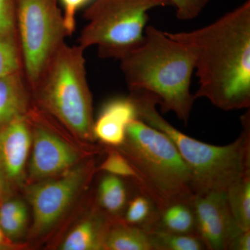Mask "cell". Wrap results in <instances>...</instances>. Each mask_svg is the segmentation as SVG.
<instances>
[{
    "label": "cell",
    "mask_w": 250,
    "mask_h": 250,
    "mask_svg": "<svg viewBox=\"0 0 250 250\" xmlns=\"http://www.w3.org/2000/svg\"><path fill=\"white\" fill-rule=\"evenodd\" d=\"M166 34L196 49L195 98L207 99L223 111L250 108V0L205 27Z\"/></svg>",
    "instance_id": "6da1fadb"
},
{
    "label": "cell",
    "mask_w": 250,
    "mask_h": 250,
    "mask_svg": "<svg viewBox=\"0 0 250 250\" xmlns=\"http://www.w3.org/2000/svg\"><path fill=\"white\" fill-rule=\"evenodd\" d=\"M196 59L195 47L147 26L141 43L118 60L130 92L149 94L163 113L187 125L196 99L190 93Z\"/></svg>",
    "instance_id": "7a4b0ae2"
},
{
    "label": "cell",
    "mask_w": 250,
    "mask_h": 250,
    "mask_svg": "<svg viewBox=\"0 0 250 250\" xmlns=\"http://www.w3.org/2000/svg\"><path fill=\"white\" fill-rule=\"evenodd\" d=\"M138 118L167 135L185 161L192 179L194 195L227 192L243 176L250 174V113L241 117L239 137L231 144L216 146L184 134L157 111L156 100L144 92H130Z\"/></svg>",
    "instance_id": "3957f363"
},
{
    "label": "cell",
    "mask_w": 250,
    "mask_h": 250,
    "mask_svg": "<svg viewBox=\"0 0 250 250\" xmlns=\"http://www.w3.org/2000/svg\"><path fill=\"white\" fill-rule=\"evenodd\" d=\"M85 49L63 44L49 61L32 87L34 103L83 140H93L91 92Z\"/></svg>",
    "instance_id": "277c9868"
},
{
    "label": "cell",
    "mask_w": 250,
    "mask_h": 250,
    "mask_svg": "<svg viewBox=\"0 0 250 250\" xmlns=\"http://www.w3.org/2000/svg\"><path fill=\"white\" fill-rule=\"evenodd\" d=\"M121 153L139 176L134 185L157 208L194 196L191 174L170 138L139 118L126 126Z\"/></svg>",
    "instance_id": "5b68a950"
},
{
    "label": "cell",
    "mask_w": 250,
    "mask_h": 250,
    "mask_svg": "<svg viewBox=\"0 0 250 250\" xmlns=\"http://www.w3.org/2000/svg\"><path fill=\"white\" fill-rule=\"evenodd\" d=\"M169 5V0H93L85 10L78 45L95 46L101 58L119 59L141 43L148 12Z\"/></svg>",
    "instance_id": "8992f818"
},
{
    "label": "cell",
    "mask_w": 250,
    "mask_h": 250,
    "mask_svg": "<svg viewBox=\"0 0 250 250\" xmlns=\"http://www.w3.org/2000/svg\"><path fill=\"white\" fill-rule=\"evenodd\" d=\"M59 0H17V30L31 88L68 36Z\"/></svg>",
    "instance_id": "52a82bcc"
},
{
    "label": "cell",
    "mask_w": 250,
    "mask_h": 250,
    "mask_svg": "<svg viewBox=\"0 0 250 250\" xmlns=\"http://www.w3.org/2000/svg\"><path fill=\"white\" fill-rule=\"evenodd\" d=\"M93 169L92 164L64 172L56 180L36 184L29 190L34 213L32 232H47L67 211Z\"/></svg>",
    "instance_id": "ba28073f"
},
{
    "label": "cell",
    "mask_w": 250,
    "mask_h": 250,
    "mask_svg": "<svg viewBox=\"0 0 250 250\" xmlns=\"http://www.w3.org/2000/svg\"><path fill=\"white\" fill-rule=\"evenodd\" d=\"M32 131V154L29 176L34 180L64 173L78 161L79 154L47 126L43 113L37 106L29 115Z\"/></svg>",
    "instance_id": "9c48e42d"
},
{
    "label": "cell",
    "mask_w": 250,
    "mask_h": 250,
    "mask_svg": "<svg viewBox=\"0 0 250 250\" xmlns=\"http://www.w3.org/2000/svg\"><path fill=\"white\" fill-rule=\"evenodd\" d=\"M197 233L207 250H230L243 230L238 226L229 206L227 193L212 191L194 195Z\"/></svg>",
    "instance_id": "30bf717a"
},
{
    "label": "cell",
    "mask_w": 250,
    "mask_h": 250,
    "mask_svg": "<svg viewBox=\"0 0 250 250\" xmlns=\"http://www.w3.org/2000/svg\"><path fill=\"white\" fill-rule=\"evenodd\" d=\"M28 115L16 118L0 129V178L8 184H19L24 179L32 145Z\"/></svg>",
    "instance_id": "8fae6325"
},
{
    "label": "cell",
    "mask_w": 250,
    "mask_h": 250,
    "mask_svg": "<svg viewBox=\"0 0 250 250\" xmlns=\"http://www.w3.org/2000/svg\"><path fill=\"white\" fill-rule=\"evenodd\" d=\"M138 118L137 108L131 97L113 99L104 105L94 121L95 139L113 147H120L126 138V126Z\"/></svg>",
    "instance_id": "7c38bea8"
},
{
    "label": "cell",
    "mask_w": 250,
    "mask_h": 250,
    "mask_svg": "<svg viewBox=\"0 0 250 250\" xmlns=\"http://www.w3.org/2000/svg\"><path fill=\"white\" fill-rule=\"evenodd\" d=\"M32 90L24 71L0 78V129L27 116L34 106Z\"/></svg>",
    "instance_id": "4fadbf2b"
},
{
    "label": "cell",
    "mask_w": 250,
    "mask_h": 250,
    "mask_svg": "<svg viewBox=\"0 0 250 250\" xmlns=\"http://www.w3.org/2000/svg\"><path fill=\"white\" fill-rule=\"evenodd\" d=\"M193 197L175 200L157 208L147 231L198 235Z\"/></svg>",
    "instance_id": "5bb4252c"
},
{
    "label": "cell",
    "mask_w": 250,
    "mask_h": 250,
    "mask_svg": "<svg viewBox=\"0 0 250 250\" xmlns=\"http://www.w3.org/2000/svg\"><path fill=\"white\" fill-rule=\"evenodd\" d=\"M113 218L96 211L81 222L62 243L63 250H103V242Z\"/></svg>",
    "instance_id": "9a60e30c"
},
{
    "label": "cell",
    "mask_w": 250,
    "mask_h": 250,
    "mask_svg": "<svg viewBox=\"0 0 250 250\" xmlns=\"http://www.w3.org/2000/svg\"><path fill=\"white\" fill-rule=\"evenodd\" d=\"M103 250H153L146 230L125 223L123 219L113 218L103 242Z\"/></svg>",
    "instance_id": "2e32d148"
},
{
    "label": "cell",
    "mask_w": 250,
    "mask_h": 250,
    "mask_svg": "<svg viewBox=\"0 0 250 250\" xmlns=\"http://www.w3.org/2000/svg\"><path fill=\"white\" fill-rule=\"evenodd\" d=\"M129 199L126 184L122 177L107 173L100 180L98 191L99 205L109 218H118L124 211Z\"/></svg>",
    "instance_id": "e0dca14e"
},
{
    "label": "cell",
    "mask_w": 250,
    "mask_h": 250,
    "mask_svg": "<svg viewBox=\"0 0 250 250\" xmlns=\"http://www.w3.org/2000/svg\"><path fill=\"white\" fill-rule=\"evenodd\" d=\"M230 210L243 231L250 230V174L243 176L226 192Z\"/></svg>",
    "instance_id": "ac0fdd59"
},
{
    "label": "cell",
    "mask_w": 250,
    "mask_h": 250,
    "mask_svg": "<svg viewBox=\"0 0 250 250\" xmlns=\"http://www.w3.org/2000/svg\"><path fill=\"white\" fill-rule=\"evenodd\" d=\"M136 187V186H135ZM129 199L125 209V223L139 227L147 231L155 217L157 207L150 197L139 190Z\"/></svg>",
    "instance_id": "d6986e66"
},
{
    "label": "cell",
    "mask_w": 250,
    "mask_h": 250,
    "mask_svg": "<svg viewBox=\"0 0 250 250\" xmlns=\"http://www.w3.org/2000/svg\"><path fill=\"white\" fill-rule=\"evenodd\" d=\"M22 70V50L17 30L0 31V78Z\"/></svg>",
    "instance_id": "ffe728a7"
},
{
    "label": "cell",
    "mask_w": 250,
    "mask_h": 250,
    "mask_svg": "<svg viewBox=\"0 0 250 250\" xmlns=\"http://www.w3.org/2000/svg\"><path fill=\"white\" fill-rule=\"evenodd\" d=\"M149 234L153 250H205V243L196 234H182L147 231Z\"/></svg>",
    "instance_id": "44dd1931"
},
{
    "label": "cell",
    "mask_w": 250,
    "mask_h": 250,
    "mask_svg": "<svg viewBox=\"0 0 250 250\" xmlns=\"http://www.w3.org/2000/svg\"><path fill=\"white\" fill-rule=\"evenodd\" d=\"M27 224V207L21 200H9L0 207V229L6 236H21Z\"/></svg>",
    "instance_id": "7402d4cb"
},
{
    "label": "cell",
    "mask_w": 250,
    "mask_h": 250,
    "mask_svg": "<svg viewBox=\"0 0 250 250\" xmlns=\"http://www.w3.org/2000/svg\"><path fill=\"white\" fill-rule=\"evenodd\" d=\"M101 170L108 174L131 179L134 183L139 182V176L129 161L118 150H110L100 166Z\"/></svg>",
    "instance_id": "603a6c76"
},
{
    "label": "cell",
    "mask_w": 250,
    "mask_h": 250,
    "mask_svg": "<svg viewBox=\"0 0 250 250\" xmlns=\"http://www.w3.org/2000/svg\"><path fill=\"white\" fill-rule=\"evenodd\" d=\"M176 9V15L181 21H190L197 17L209 0H169Z\"/></svg>",
    "instance_id": "cb8c5ba5"
},
{
    "label": "cell",
    "mask_w": 250,
    "mask_h": 250,
    "mask_svg": "<svg viewBox=\"0 0 250 250\" xmlns=\"http://www.w3.org/2000/svg\"><path fill=\"white\" fill-rule=\"evenodd\" d=\"M62 7L64 22L68 36L73 34L76 27V14L78 10L93 0H60Z\"/></svg>",
    "instance_id": "d4e9b609"
},
{
    "label": "cell",
    "mask_w": 250,
    "mask_h": 250,
    "mask_svg": "<svg viewBox=\"0 0 250 250\" xmlns=\"http://www.w3.org/2000/svg\"><path fill=\"white\" fill-rule=\"evenodd\" d=\"M17 0H0V31L16 29Z\"/></svg>",
    "instance_id": "484cf974"
},
{
    "label": "cell",
    "mask_w": 250,
    "mask_h": 250,
    "mask_svg": "<svg viewBox=\"0 0 250 250\" xmlns=\"http://www.w3.org/2000/svg\"><path fill=\"white\" fill-rule=\"evenodd\" d=\"M250 230L241 231L235 238L230 250H250Z\"/></svg>",
    "instance_id": "4316f807"
},
{
    "label": "cell",
    "mask_w": 250,
    "mask_h": 250,
    "mask_svg": "<svg viewBox=\"0 0 250 250\" xmlns=\"http://www.w3.org/2000/svg\"><path fill=\"white\" fill-rule=\"evenodd\" d=\"M4 233H3V231H1V229H0V246H1L3 242H4Z\"/></svg>",
    "instance_id": "83f0119b"
}]
</instances>
